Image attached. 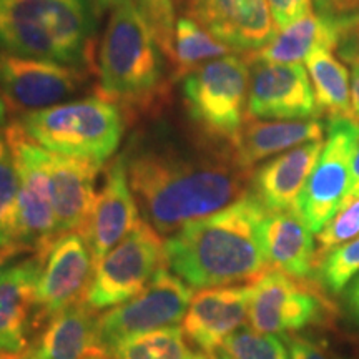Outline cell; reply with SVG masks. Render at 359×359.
<instances>
[{"label":"cell","instance_id":"cell-1","mask_svg":"<svg viewBox=\"0 0 359 359\" xmlns=\"http://www.w3.org/2000/svg\"><path fill=\"white\" fill-rule=\"evenodd\" d=\"M123 156L143 219L165 236L250 191L251 170L238 163L230 147L201 151L148 138L133 143Z\"/></svg>","mask_w":359,"mask_h":359},{"label":"cell","instance_id":"cell-2","mask_svg":"<svg viewBox=\"0 0 359 359\" xmlns=\"http://www.w3.org/2000/svg\"><path fill=\"white\" fill-rule=\"evenodd\" d=\"M264 215V206L248 191L167 236L165 266L190 288L257 283L271 269L262 238Z\"/></svg>","mask_w":359,"mask_h":359},{"label":"cell","instance_id":"cell-3","mask_svg":"<svg viewBox=\"0 0 359 359\" xmlns=\"http://www.w3.org/2000/svg\"><path fill=\"white\" fill-rule=\"evenodd\" d=\"M165 58L133 0L114 8L98 50L97 95L132 114L155 110L167 92Z\"/></svg>","mask_w":359,"mask_h":359},{"label":"cell","instance_id":"cell-4","mask_svg":"<svg viewBox=\"0 0 359 359\" xmlns=\"http://www.w3.org/2000/svg\"><path fill=\"white\" fill-rule=\"evenodd\" d=\"M92 0H0V50L77 65L92 50Z\"/></svg>","mask_w":359,"mask_h":359},{"label":"cell","instance_id":"cell-5","mask_svg":"<svg viewBox=\"0 0 359 359\" xmlns=\"http://www.w3.org/2000/svg\"><path fill=\"white\" fill-rule=\"evenodd\" d=\"M45 150L103 165L123 138L122 109L100 95L29 111L17 120Z\"/></svg>","mask_w":359,"mask_h":359},{"label":"cell","instance_id":"cell-6","mask_svg":"<svg viewBox=\"0 0 359 359\" xmlns=\"http://www.w3.org/2000/svg\"><path fill=\"white\" fill-rule=\"evenodd\" d=\"M250 64L243 55H226L201 65L182 79L188 118L210 140L230 145L248 116Z\"/></svg>","mask_w":359,"mask_h":359},{"label":"cell","instance_id":"cell-7","mask_svg":"<svg viewBox=\"0 0 359 359\" xmlns=\"http://www.w3.org/2000/svg\"><path fill=\"white\" fill-rule=\"evenodd\" d=\"M165 241L145 219L95 264L83 303L95 311L123 304L147 288L165 266Z\"/></svg>","mask_w":359,"mask_h":359},{"label":"cell","instance_id":"cell-8","mask_svg":"<svg viewBox=\"0 0 359 359\" xmlns=\"http://www.w3.org/2000/svg\"><path fill=\"white\" fill-rule=\"evenodd\" d=\"M336 306L314 280H296L278 269H269L253 283L248 320L262 333L288 336L308 327L330 325Z\"/></svg>","mask_w":359,"mask_h":359},{"label":"cell","instance_id":"cell-9","mask_svg":"<svg viewBox=\"0 0 359 359\" xmlns=\"http://www.w3.org/2000/svg\"><path fill=\"white\" fill-rule=\"evenodd\" d=\"M13 151L19 172L17 205V253L32 251L45 259L48 248L58 238L53 188L43 163V147L34 142L19 122L4 130Z\"/></svg>","mask_w":359,"mask_h":359},{"label":"cell","instance_id":"cell-10","mask_svg":"<svg viewBox=\"0 0 359 359\" xmlns=\"http://www.w3.org/2000/svg\"><path fill=\"white\" fill-rule=\"evenodd\" d=\"M326 142L302 190L294 212L314 235L334 217L351 187V160L359 145V125L334 116L326 122Z\"/></svg>","mask_w":359,"mask_h":359},{"label":"cell","instance_id":"cell-11","mask_svg":"<svg viewBox=\"0 0 359 359\" xmlns=\"http://www.w3.org/2000/svg\"><path fill=\"white\" fill-rule=\"evenodd\" d=\"M191 302V288L168 268H160L148 286L135 298L110 308L97 320L103 351L128 336L177 326L185 318Z\"/></svg>","mask_w":359,"mask_h":359},{"label":"cell","instance_id":"cell-12","mask_svg":"<svg viewBox=\"0 0 359 359\" xmlns=\"http://www.w3.org/2000/svg\"><path fill=\"white\" fill-rule=\"evenodd\" d=\"M87 79L88 74L80 67L0 50V97L20 116L74 97Z\"/></svg>","mask_w":359,"mask_h":359},{"label":"cell","instance_id":"cell-13","mask_svg":"<svg viewBox=\"0 0 359 359\" xmlns=\"http://www.w3.org/2000/svg\"><path fill=\"white\" fill-rule=\"evenodd\" d=\"M93 263L92 251L82 233H65L50 245L37 285L34 325L50 320L72 304L83 302Z\"/></svg>","mask_w":359,"mask_h":359},{"label":"cell","instance_id":"cell-14","mask_svg":"<svg viewBox=\"0 0 359 359\" xmlns=\"http://www.w3.org/2000/svg\"><path fill=\"white\" fill-rule=\"evenodd\" d=\"M248 64L250 116L271 120L320 118L306 67L255 60H248Z\"/></svg>","mask_w":359,"mask_h":359},{"label":"cell","instance_id":"cell-15","mask_svg":"<svg viewBox=\"0 0 359 359\" xmlns=\"http://www.w3.org/2000/svg\"><path fill=\"white\" fill-rule=\"evenodd\" d=\"M187 17L245 53L264 47L278 34L268 0H187Z\"/></svg>","mask_w":359,"mask_h":359},{"label":"cell","instance_id":"cell-16","mask_svg":"<svg viewBox=\"0 0 359 359\" xmlns=\"http://www.w3.org/2000/svg\"><path fill=\"white\" fill-rule=\"evenodd\" d=\"M253 285L218 286L200 290L191 296L183 318V334L201 354L215 359L223 341L248 320Z\"/></svg>","mask_w":359,"mask_h":359},{"label":"cell","instance_id":"cell-17","mask_svg":"<svg viewBox=\"0 0 359 359\" xmlns=\"http://www.w3.org/2000/svg\"><path fill=\"white\" fill-rule=\"evenodd\" d=\"M140 219V208L130 187L127 163L122 154L107 167L103 187L97 195L83 233L93 263L97 264L115 248Z\"/></svg>","mask_w":359,"mask_h":359},{"label":"cell","instance_id":"cell-18","mask_svg":"<svg viewBox=\"0 0 359 359\" xmlns=\"http://www.w3.org/2000/svg\"><path fill=\"white\" fill-rule=\"evenodd\" d=\"M43 258L32 257L0 266V351L24 353L34 325L37 285Z\"/></svg>","mask_w":359,"mask_h":359},{"label":"cell","instance_id":"cell-19","mask_svg":"<svg viewBox=\"0 0 359 359\" xmlns=\"http://www.w3.org/2000/svg\"><path fill=\"white\" fill-rule=\"evenodd\" d=\"M43 163L53 188L58 236L74 231L83 235L97 198L95 187L102 165L45 148Z\"/></svg>","mask_w":359,"mask_h":359},{"label":"cell","instance_id":"cell-20","mask_svg":"<svg viewBox=\"0 0 359 359\" xmlns=\"http://www.w3.org/2000/svg\"><path fill=\"white\" fill-rule=\"evenodd\" d=\"M325 142L314 140L264 161L251 173L250 193L266 212L294 210Z\"/></svg>","mask_w":359,"mask_h":359},{"label":"cell","instance_id":"cell-21","mask_svg":"<svg viewBox=\"0 0 359 359\" xmlns=\"http://www.w3.org/2000/svg\"><path fill=\"white\" fill-rule=\"evenodd\" d=\"M262 238L269 266L296 280H314L318 266L316 240L294 210L266 212L262 223Z\"/></svg>","mask_w":359,"mask_h":359},{"label":"cell","instance_id":"cell-22","mask_svg":"<svg viewBox=\"0 0 359 359\" xmlns=\"http://www.w3.org/2000/svg\"><path fill=\"white\" fill-rule=\"evenodd\" d=\"M325 123L309 120H259L246 116L243 127L235 135L230 148L241 167L251 170L258 161L285 154L303 143L323 140Z\"/></svg>","mask_w":359,"mask_h":359},{"label":"cell","instance_id":"cell-23","mask_svg":"<svg viewBox=\"0 0 359 359\" xmlns=\"http://www.w3.org/2000/svg\"><path fill=\"white\" fill-rule=\"evenodd\" d=\"M95 309L75 303L48 320L34 351L42 359H88L107 356L98 339Z\"/></svg>","mask_w":359,"mask_h":359},{"label":"cell","instance_id":"cell-24","mask_svg":"<svg viewBox=\"0 0 359 359\" xmlns=\"http://www.w3.org/2000/svg\"><path fill=\"white\" fill-rule=\"evenodd\" d=\"M339 30L321 17L308 13L285 29L278 30L271 42L258 50L245 53L248 60L268 64H299L318 48L336 50L339 43Z\"/></svg>","mask_w":359,"mask_h":359},{"label":"cell","instance_id":"cell-25","mask_svg":"<svg viewBox=\"0 0 359 359\" xmlns=\"http://www.w3.org/2000/svg\"><path fill=\"white\" fill-rule=\"evenodd\" d=\"M304 67L311 80L320 115L327 118H351V77L346 65L333 50L318 48L306 58Z\"/></svg>","mask_w":359,"mask_h":359},{"label":"cell","instance_id":"cell-26","mask_svg":"<svg viewBox=\"0 0 359 359\" xmlns=\"http://www.w3.org/2000/svg\"><path fill=\"white\" fill-rule=\"evenodd\" d=\"M231 47L212 35L205 27L190 17H182L175 27L173 53L170 62L173 65V80L185 79L193 70L217 58L231 55Z\"/></svg>","mask_w":359,"mask_h":359},{"label":"cell","instance_id":"cell-27","mask_svg":"<svg viewBox=\"0 0 359 359\" xmlns=\"http://www.w3.org/2000/svg\"><path fill=\"white\" fill-rule=\"evenodd\" d=\"M193 354L183 330L178 326L128 336L107 351L110 359H191Z\"/></svg>","mask_w":359,"mask_h":359},{"label":"cell","instance_id":"cell-28","mask_svg":"<svg viewBox=\"0 0 359 359\" xmlns=\"http://www.w3.org/2000/svg\"><path fill=\"white\" fill-rule=\"evenodd\" d=\"M19 172L6 133H0V251L6 257L17 255V205H19Z\"/></svg>","mask_w":359,"mask_h":359},{"label":"cell","instance_id":"cell-29","mask_svg":"<svg viewBox=\"0 0 359 359\" xmlns=\"http://www.w3.org/2000/svg\"><path fill=\"white\" fill-rule=\"evenodd\" d=\"M215 359H290V354L278 336L255 327H240L223 341Z\"/></svg>","mask_w":359,"mask_h":359},{"label":"cell","instance_id":"cell-30","mask_svg":"<svg viewBox=\"0 0 359 359\" xmlns=\"http://www.w3.org/2000/svg\"><path fill=\"white\" fill-rule=\"evenodd\" d=\"M356 275H359V238L336 246L320 258L314 281L320 283L326 293L339 294Z\"/></svg>","mask_w":359,"mask_h":359},{"label":"cell","instance_id":"cell-31","mask_svg":"<svg viewBox=\"0 0 359 359\" xmlns=\"http://www.w3.org/2000/svg\"><path fill=\"white\" fill-rule=\"evenodd\" d=\"M359 238V191L349 193L339 205L334 217L316 233L318 262L327 251Z\"/></svg>","mask_w":359,"mask_h":359},{"label":"cell","instance_id":"cell-32","mask_svg":"<svg viewBox=\"0 0 359 359\" xmlns=\"http://www.w3.org/2000/svg\"><path fill=\"white\" fill-rule=\"evenodd\" d=\"M133 4L147 22L160 50L170 60L173 53L175 27H177L173 0H133Z\"/></svg>","mask_w":359,"mask_h":359},{"label":"cell","instance_id":"cell-33","mask_svg":"<svg viewBox=\"0 0 359 359\" xmlns=\"http://www.w3.org/2000/svg\"><path fill=\"white\" fill-rule=\"evenodd\" d=\"M318 17L343 34L359 20V0H313Z\"/></svg>","mask_w":359,"mask_h":359},{"label":"cell","instance_id":"cell-34","mask_svg":"<svg viewBox=\"0 0 359 359\" xmlns=\"http://www.w3.org/2000/svg\"><path fill=\"white\" fill-rule=\"evenodd\" d=\"M285 344L288 348L290 359H336L325 341L308 334L285 336Z\"/></svg>","mask_w":359,"mask_h":359},{"label":"cell","instance_id":"cell-35","mask_svg":"<svg viewBox=\"0 0 359 359\" xmlns=\"http://www.w3.org/2000/svg\"><path fill=\"white\" fill-rule=\"evenodd\" d=\"M268 6L278 30H281L311 13L313 0H268Z\"/></svg>","mask_w":359,"mask_h":359},{"label":"cell","instance_id":"cell-36","mask_svg":"<svg viewBox=\"0 0 359 359\" xmlns=\"http://www.w3.org/2000/svg\"><path fill=\"white\" fill-rule=\"evenodd\" d=\"M336 52L348 65L359 67V20L341 34Z\"/></svg>","mask_w":359,"mask_h":359},{"label":"cell","instance_id":"cell-37","mask_svg":"<svg viewBox=\"0 0 359 359\" xmlns=\"http://www.w3.org/2000/svg\"><path fill=\"white\" fill-rule=\"evenodd\" d=\"M346 303H348V309H349V313H351L353 320L356 321L359 326V276L351 283V285H348Z\"/></svg>","mask_w":359,"mask_h":359},{"label":"cell","instance_id":"cell-38","mask_svg":"<svg viewBox=\"0 0 359 359\" xmlns=\"http://www.w3.org/2000/svg\"><path fill=\"white\" fill-rule=\"evenodd\" d=\"M351 120L359 125V67H353L351 74Z\"/></svg>","mask_w":359,"mask_h":359},{"label":"cell","instance_id":"cell-39","mask_svg":"<svg viewBox=\"0 0 359 359\" xmlns=\"http://www.w3.org/2000/svg\"><path fill=\"white\" fill-rule=\"evenodd\" d=\"M358 191H359V145L356 147V150H354V155L351 160V187H349V193H358Z\"/></svg>","mask_w":359,"mask_h":359},{"label":"cell","instance_id":"cell-40","mask_svg":"<svg viewBox=\"0 0 359 359\" xmlns=\"http://www.w3.org/2000/svg\"><path fill=\"white\" fill-rule=\"evenodd\" d=\"M127 2H130V0H92L93 8H95L97 13L109 11V8L114 11V8L123 6V4H127Z\"/></svg>","mask_w":359,"mask_h":359},{"label":"cell","instance_id":"cell-41","mask_svg":"<svg viewBox=\"0 0 359 359\" xmlns=\"http://www.w3.org/2000/svg\"><path fill=\"white\" fill-rule=\"evenodd\" d=\"M32 354V349H27L24 353H2L0 351V359H29Z\"/></svg>","mask_w":359,"mask_h":359},{"label":"cell","instance_id":"cell-42","mask_svg":"<svg viewBox=\"0 0 359 359\" xmlns=\"http://www.w3.org/2000/svg\"><path fill=\"white\" fill-rule=\"evenodd\" d=\"M6 118H7V107H6V102L2 100V97H0V127L6 123Z\"/></svg>","mask_w":359,"mask_h":359},{"label":"cell","instance_id":"cell-43","mask_svg":"<svg viewBox=\"0 0 359 359\" xmlns=\"http://www.w3.org/2000/svg\"><path fill=\"white\" fill-rule=\"evenodd\" d=\"M191 359H210L208 356H205V354H201V353H198V354H193V358Z\"/></svg>","mask_w":359,"mask_h":359},{"label":"cell","instance_id":"cell-44","mask_svg":"<svg viewBox=\"0 0 359 359\" xmlns=\"http://www.w3.org/2000/svg\"><path fill=\"white\" fill-rule=\"evenodd\" d=\"M6 259H7V257H6V253H4V251H0V266H2L4 263H6Z\"/></svg>","mask_w":359,"mask_h":359},{"label":"cell","instance_id":"cell-45","mask_svg":"<svg viewBox=\"0 0 359 359\" xmlns=\"http://www.w3.org/2000/svg\"><path fill=\"white\" fill-rule=\"evenodd\" d=\"M29 359H42V358H40V356H39V354H37V353H35V351H34V349H32V354H30V358H29Z\"/></svg>","mask_w":359,"mask_h":359},{"label":"cell","instance_id":"cell-46","mask_svg":"<svg viewBox=\"0 0 359 359\" xmlns=\"http://www.w3.org/2000/svg\"><path fill=\"white\" fill-rule=\"evenodd\" d=\"M88 359H109L107 356H92V358H88Z\"/></svg>","mask_w":359,"mask_h":359},{"label":"cell","instance_id":"cell-47","mask_svg":"<svg viewBox=\"0 0 359 359\" xmlns=\"http://www.w3.org/2000/svg\"><path fill=\"white\" fill-rule=\"evenodd\" d=\"M178 2H187V0H178Z\"/></svg>","mask_w":359,"mask_h":359}]
</instances>
